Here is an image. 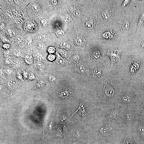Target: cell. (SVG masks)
<instances>
[{"instance_id":"83f0119b","label":"cell","mask_w":144,"mask_h":144,"mask_svg":"<svg viewBox=\"0 0 144 144\" xmlns=\"http://www.w3.org/2000/svg\"><path fill=\"white\" fill-rule=\"evenodd\" d=\"M130 0H124L121 6L122 8H124L126 6L130 3Z\"/></svg>"},{"instance_id":"d590c367","label":"cell","mask_w":144,"mask_h":144,"mask_svg":"<svg viewBox=\"0 0 144 144\" xmlns=\"http://www.w3.org/2000/svg\"><path fill=\"white\" fill-rule=\"evenodd\" d=\"M33 9L35 10L38 11L40 10V8L38 6L36 5L33 7Z\"/></svg>"},{"instance_id":"ee69618b","label":"cell","mask_w":144,"mask_h":144,"mask_svg":"<svg viewBox=\"0 0 144 144\" xmlns=\"http://www.w3.org/2000/svg\"><path fill=\"white\" fill-rule=\"evenodd\" d=\"M11 82V83H13L14 84L15 83V82H14L12 81Z\"/></svg>"},{"instance_id":"e575fe53","label":"cell","mask_w":144,"mask_h":144,"mask_svg":"<svg viewBox=\"0 0 144 144\" xmlns=\"http://www.w3.org/2000/svg\"><path fill=\"white\" fill-rule=\"evenodd\" d=\"M65 20L66 22H68L70 20V17L68 15H67L65 16Z\"/></svg>"},{"instance_id":"d6986e66","label":"cell","mask_w":144,"mask_h":144,"mask_svg":"<svg viewBox=\"0 0 144 144\" xmlns=\"http://www.w3.org/2000/svg\"><path fill=\"white\" fill-rule=\"evenodd\" d=\"M6 33L9 36L12 37L14 36L16 34L15 31L13 30H11L10 29H8L6 30Z\"/></svg>"},{"instance_id":"603a6c76","label":"cell","mask_w":144,"mask_h":144,"mask_svg":"<svg viewBox=\"0 0 144 144\" xmlns=\"http://www.w3.org/2000/svg\"><path fill=\"white\" fill-rule=\"evenodd\" d=\"M86 26L87 28L89 29H92L94 27L93 23L90 22H88Z\"/></svg>"},{"instance_id":"7bdbcfd3","label":"cell","mask_w":144,"mask_h":144,"mask_svg":"<svg viewBox=\"0 0 144 144\" xmlns=\"http://www.w3.org/2000/svg\"><path fill=\"white\" fill-rule=\"evenodd\" d=\"M40 144H48L45 142H42Z\"/></svg>"},{"instance_id":"f1b7e54d","label":"cell","mask_w":144,"mask_h":144,"mask_svg":"<svg viewBox=\"0 0 144 144\" xmlns=\"http://www.w3.org/2000/svg\"><path fill=\"white\" fill-rule=\"evenodd\" d=\"M61 47L62 48H69V46L68 44L65 42H62L60 45Z\"/></svg>"},{"instance_id":"ffe728a7","label":"cell","mask_w":144,"mask_h":144,"mask_svg":"<svg viewBox=\"0 0 144 144\" xmlns=\"http://www.w3.org/2000/svg\"><path fill=\"white\" fill-rule=\"evenodd\" d=\"M22 40V37L20 36H16L14 39V42L15 43L18 44L21 43Z\"/></svg>"},{"instance_id":"7a4b0ae2","label":"cell","mask_w":144,"mask_h":144,"mask_svg":"<svg viewBox=\"0 0 144 144\" xmlns=\"http://www.w3.org/2000/svg\"><path fill=\"white\" fill-rule=\"evenodd\" d=\"M125 85L118 73L112 69L102 84L100 97L108 106L116 104L120 92Z\"/></svg>"},{"instance_id":"484cf974","label":"cell","mask_w":144,"mask_h":144,"mask_svg":"<svg viewBox=\"0 0 144 144\" xmlns=\"http://www.w3.org/2000/svg\"><path fill=\"white\" fill-rule=\"evenodd\" d=\"M69 94V93L67 91L62 92L60 94L59 96L61 98H65Z\"/></svg>"},{"instance_id":"277c9868","label":"cell","mask_w":144,"mask_h":144,"mask_svg":"<svg viewBox=\"0 0 144 144\" xmlns=\"http://www.w3.org/2000/svg\"><path fill=\"white\" fill-rule=\"evenodd\" d=\"M135 108V106L124 107L120 118L126 125L137 122L140 120V114Z\"/></svg>"},{"instance_id":"836d02e7","label":"cell","mask_w":144,"mask_h":144,"mask_svg":"<svg viewBox=\"0 0 144 144\" xmlns=\"http://www.w3.org/2000/svg\"><path fill=\"white\" fill-rule=\"evenodd\" d=\"M10 44L8 43L4 44L3 45V48L6 49H9L10 47Z\"/></svg>"},{"instance_id":"b9f144b4","label":"cell","mask_w":144,"mask_h":144,"mask_svg":"<svg viewBox=\"0 0 144 144\" xmlns=\"http://www.w3.org/2000/svg\"><path fill=\"white\" fill-rule=\"evenodd\" d=\"M1 28H2L3 29L4 28V24L3 23H1Z\"/></svg>"},{"instance_id":"8d00e7d4","label":"cell","mask_w":144,"mask_h":144,"mask_svg":"<svg viewBox=\"0 0 144 144\" xmlns=\"http://www.w3.org/2000/svg\"><path fill=\"white\" fill-rule=\"evenodd\" d=\"M77 42L79 44H81L82 42V40L81 38H78L77 40Z\"/></svg>"},{"instance_id":"ac0fdd59","label":"cell","mask_w":144,"mask_h":144,"mask_svg":"<svg viewBox=\"0 0 144 144\" xmlns=\"http://www.w3.org/2000/svg\"><path fill=\"white\" fill-rule=\"evenodd\" d=\"M144 22V13L141 14L139 18L138 22V25L139 26H142Z\"/></svg>"},{"instance_id":"ab89813d","label":"cell","mask_w":144,"mask_h":144,"mask_svg":"<svg viewBox=\"0 0 144 144\" xmlns=\"http://www.w3.org/2000/svg\"><path fill=\"white\" fill-rule=\"evenodd\" d=\"M72 144H80L78 142H72Z\"/></svg>"},{"instance_id":"9c48e42d","label":"cell","mask_w":144,"mask_h":144,"mask_svg":"<svg viewBox=\"0 0 144 144\" xmlns=\"http://www.w3.org/2000/svg\"><path fill=\"white\" fill-rule=\"evenodd\" d=\"M114 128L110 122H104L100 128V133L102 135L106 137L112 132Z\"/></svg>"},{"instance_id":"4316f807","label":"cell","mask_w":144,"mask_h":144,"mask_svg":"<svg viewBox=\"0 0 144 144\" xmlns=\"http://www.w3.org/2000/svg\"><path fill=\"white\" fill-rule=\"evenodd\" d=\"M22 20L20 18L16 20V23L18 26H20L23 23Z\"/></svg>"},{"instance_id":"8992f818","label":"cell","mask_w":144,"mask_h":144,"mask_svg":"<svg viewBox=\"0 0 144 144\" xmlns=\"http://www.w3.org/2000/svg\"><path fill=\"white\" fill-rule=\"evenodd\" d=\"M105 113L106 117L110 120H116L121 118L124 107L115 104L109 106Z\"/></svg>"},{"instance_id":"30bf717a","label":"cell","mask_w":144,"mask_h":144,"mask_svg":"<svg viewBox=\"0 0 144 144\" xmlns=\"http://www.w3.org/2000/svg\"><path fill=\"white\" fill-rule=\"evenodd\" d=\"M135 131L138 138L144 141V122L140 120L137 122L135 126Z\"/></svg>"},{"instance_id":"e0dca14e","label":"cell","mask_w":144,"mask_h":144,"mask_svg":"<svg viewBox=\"0 0 144 144\" xmlns=\"http://www.w3.org/2000/svg\"><path fill=\"white\" fill-rule=\"evenodd\" d=\"M120 144H137L132 140L129 138L124 139L121 142Z\"/></svg>"},{"instance_id":"60d3db41","label":"cell","mask_w":144,"mask_h":144,"mask_svg":"<svg viewBox=\"0 0 144 144\" xmlns=\"http://www.w3.org/2000/svg\"><path fill=\"white\" fill-rule=\"evenodd\" d=\"M39 38L40 40H43L44 39V38L43 36L42 35H41L40 36V37H39Z\"/></svg>"},{"instance_id":"4fadbf2b","label":"cell","mask_w":144,"mask_h":144,"mask_svg":"<svg viewBox=\"0 0 144 144\" xmlns=\"http://www.w3.org/2000/svg\"><path fill=\"white\" fill-rule=\"evenodd\" d=\"M91 57L94 61L98 62L100 60L102 57V54L99 50L97 48H95L92 51Z\"/></svg>"},{"instance_id":"44dd1931","label":"cell","mask_w":144,"mask_h":144,"mask_svg":"<svg viewBox=\"0 0 144 144\" xmlns=\"http://www.w3.org/2000/svg\"><path fill=\"white\" fill-rule=\"evenodd\" d=\"M74 137L79 140L81 138V132L78 130H76L73 134Z\"/></svg>"},{"instance_id":"6da1fadb","label":"cell","mask_w":144,"mask_h":144,"mask_svg":"<svg viewBox=\"0 0 144 144\" xmlns=\"http://www.w3.org/2000/svg\"><path fill=\"white\" fill-rule=\"evenodd\" d=\"M128 52L129 53L124 50L121 60L112 69L118 73L125 84L135 86L144 80V59L138 54Z\"/></svg>"},{"instance_id":"52a82bcc","label":"cell","mask_w":144,"mask_h":144,"mask_svg":"<svg viewBox=\"0 0 144 144\" xmlns=\"http://www.w3.org/2000/svg\"><path fill=\"white\" fill-rule=\"evenodd\" d=\"M102 36L106 41L110 43V46L118 42L120 37L117 30L113 27L108 28L103 33Z\"/></svg>"},{"instance_id":"9a60e30c","label":"cell","mask_w":144,"mask_h":144,"mask_svg":"<svg viewBox=\"0 0 144 144\" xmlns=\"http://www.w3.org/2000/svg\"><path fill=\"white\" fill-rule=\"evenodd\" d=\"M140 94L144 98V80L135 86Z\"/></svg>"},{"instance_id":"5b68a950","label":"cell","mask_w":144,"mask_h":144,"mask_svg":"<svg viewBox=\"0 0 144 144\" xmlns=\"http://www.w3.org/2000/svg\"><path fill=\"white\" fill-rule=\"evenodd\" d=\"M125 49L120 47L110 46L108 48L106 55L110 58L111 66L110 73L112 67L121 60L122 56Z\"/></svg>"},{"instance_id":"7402d4cb","label":"cell","mask_w":144,"mask_h":144,"mask_svg":"<svg viewBox=\"0 0 144 144\" xmlns=\"http://www.w3.org/2000/svg\"><path fill=\"white\" fill-rule=\"evenodd\" d=\"M48 52L50 54L54 53L56 51L54 47L53 46H50L48 48Z\"/></svg>"},{"instance_id":"f546056e","label":"cell","mask_w":144,"mask_h":144,"mask_svg":"<svg viewBox=\"0 0 144 144\" xmlns=\"http://www.w3.org/2000/svg\"><path fill=\"white\" fill-rule=\"evenodd\" d=\"M64 32L62 30H59L56 32V34L58 37H62L64 34Z\"/></svg>"},{"instance_id":"2e32d148","label":"cell","mask_w":144,"mask_h":144,"mask_svg":"<svg viewBox=\"0 0 144 144\" xmlns=\"http://www.w3.org/2000/svg\"><path fill=\"white\" fill-rule=\"evenodd\" d=\"M135 47L136 48L140 50H144V41H141L136 43Z\"/></svg>"},{"instance_id":"8fae6325","label":"cell","mask_w":144,"mask_h":144,"mask_svg":"<svg viewBox=\"0 0 144 144\" xmlns=\"http://www.w3.org/2000/svg\"><path fill=\"white\" fill-rule=\"evenodd\" d=\"M103 74L102 70L98 67L94 68L90 71L91 76L94 79H98L101 78L102 77Z\"/></svg>"},{"instance_id":"74e56055","label":"cell","mask_w":144,"mask_h":144,"mask_svg":"<svg viewBox=\"0 0 144 144\" xmlns=\"http://www.w3.org/2000/svg\"><path fill=\"white\" fill-rule=\"evenodd\" d=\"M52 2L54 5H56L57 3V0H52Z\"/></svg>"},{"instance_id":"cb8c5ba5","label":"cell","mask_w":144,"mask_h":144,"mask_svg":"<svg viewBox=\"0 0 144 144\" xmlns=\"http://www.w3.org/2000/svg\"><path fill=\"white\" fill-rule=\"evenodd\" d=\"M85 71V67L83 65H81L79 67L78 71L80 73H84V72Z\"/></svg>"},{"instance_id":"d6a6232c","label":"cell","mask_w":144,"mask_h":144,"mask_svg":"<svg viewBox=\"0 0 144 144\" xmlns=\"http://www.w3.org/2000/svg\"><path fill=\"white\" fill-rule=\"evenodd\" d=\"M42 26H46L47 25V23L44 19H42L40 20Z\"/></svg>"},{"instance_id":"7c38bea8","label":"cell","mask_w":144,"mask_h":144,"mask_svg":"<svg viewBox=\"0 0 144 144\" xmlns=\"http://www.w3.org/2000/svg\"><path fill=\"white\" fill-rule=\"evenodd\" d=\"M25 28L26 30L28 32H34L38 29V26L34 21H29L25 24Z\"/></svg>"},{"instance_id":"ba28073f","label":"cell","mask_w":144,"mask_h":144,"mask_svg":"<svg viewBox=\"0 0 144 144\" xmlns=\"http://www.w3.org/2000/svg\"><path fill=\"white\" fill-rule=\"evenodd\" d=\"M118 25L119 30L123 34L128 33L131 27L130 20L126 16H124L119 19Z\"/></svg>"},{"instance_id":"3957f363","label":"cell","mask_w":144,"mask_h":144,"mask_svg":"<svg viewBox=\"0 0 144 144\" xmlns=\"http://www.w3.org/2000/svg\"><path fill=\"white\" fill-rule=\"evenodd\" d=\"M135 87L125 84L122 87L118 98L116 104L125 107L135 106L142 98Z\"/></svg>"},{"instance_id":"1f68e13d","label":"cell","mask_w":144,"mask_h":144,"mask_svg":"<svg viewBox=\"0 0 144 144\" xmlns=\"http://www.w3.org/2000/svg\"><path fill=\"white\" fill-rule=\"evenodd\" d=\"M2 40L3 42L5 43L6 44L9 42L8 39L6 37L4 36H2Z\"/></svg>"},{"instance_id":"5bb4252c","label":"cell","mask_w":144,"mask_h":144,"mask_svg":"<svg viewBox=\"0 0 144 144\" xmlns=\"http://www.w3.org/2000/svg\"><path fill=\"white\" fill-rule=\"evenodd\" d=\"M140 114L144 116V98L141 99L135 106Z\"/></svg>"},{"instance_id":"4dcf8cb0","label":"cell","mask_w":144,"mask_h":144,"mask_svg":"<svg viewBox=\"0 0 144 144\" xmlns=\"http://www.w3.org/2000/svg\"><path fill=\"white\" fill-rule=\"evenodd\" d=\"M32 42V40L31 38H28L26 39V45L28 46H30Z\"/></svg>"},{"instance_id":"d4e9b609","label":"cell","mask_w":144,"mask_h":144,"mask_svg":"<svg viewBox=\"0 0 144 144\" xmlns=\"http://www.w3.org/2000/svg\"><path fill=\"white\" fill-rule=\"evenodd\" d=\"M56 58L55 56L52 54H50L48 56L47 58L49 60L52 61L54 60Z\"/></svg>"},{"instance_id":"f35d334b","label":"cell","mask_w":144,"mask_h":144,"mask_svg":"<svg viewBox=\"0 0 144 144\" xmlns=\"http://www.w3.org/2000/svg\"><path fill=\"white\" fill-rule=\"evenodd\" d=\"M58 61L61 64H62L63 63V60L62 59H59L58 60Z\"/></svg>"}]
</instances>
